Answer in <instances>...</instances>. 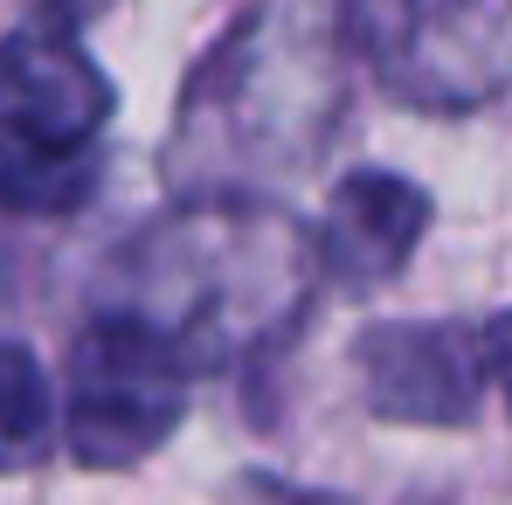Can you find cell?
<instances>
[{
	"instance_id": "obj_2",
	"label": "cell",
	"mask_w": 512,
	"mask_h": 505,
	"mask_svg": "<svg viewBox=\"0 0 512 505\" xmlns=\"http://www.w3.org/2000/svg\"><path fill=\"white\" fill-rule=\"evenodd\" d=\"M333 104L340 90L319 28L298 0H270L194 77L167 160H180L201 194H229V180L250 173H305L333 125Z\"/></svg>"
},
{
	"instance_id": "obj_11",
	"label": "cell",
	"mask_w": 512,
	"mask_h": 505,
	"mask_svg": "<svg viewBox=\"0 0 512 505\" xmlns=\"http://www.w3.org/2000/svg\"><path fill=\"white\" fill-rule=\"evenodd\" d=\"M485 367H492V388L506 395V409H512V312H499L485 326Z\"/></svg>"
},
{
	"instance_id": "obj_6",
	"label": "cell",
	"mask_w": 512,
	"mask_h": 505,
	"mask_svg": "<svg viewBox=\"0 0 512 505\" xmlns=\"http://www.w3.org/2000/svg\"><path fill=\"white\" fill-rule=\"evenodd\" d=\"M506 70L512 0H416V28L381 77L423 104H478Z\"/></svg>"
},
{
	"instance_id": "obj_3",
	"label": "cell",
	"mask_w": 512,
	"mask_h": 505,
	"mask_svg": "<svg viewBox=\"0 0 512 505\" xmlns=\"http://www.w3.org/2000/svg\"><path fill=\"white\" fill-rule=\"evenodd\" d=\"M187 360L132 312H97L84 339L70 346L63 381V443L90 471H118L153 457L187 416Z\"/></svg>"
},
{
	"instance_id": "obj_10",
	"label": "cell",
	"mask_w": 512,
	"mask_h": 505,
	"mask_svg": "<svg viewBox=\"0 0 512 505\" xmlns=\"http://www.w3.org/2000/svg\"><path fill=\"white\" fill-rule=\"evenodd\" d=\"M409 28H416V0H346V35H353L381 70L402 56Z\"/></svg>"
},
{
	"instance_id": "obj_1",
	"label": "cell",
	"mask_w": 512,
	"mask_h": 505,
	"mask_svg": "<svg viewBox=\"0 0 512 505\" xmlns=\"http://www.w3.org/2000/svg\"><path fill=\"white\" fill-rule=\"evenodd\" d=\"M312 270H326L319 236L291 229V215L201 194L125 250L111 270V312L146 319L180 346L187 367H229L250 346L291 333L312 298Z\"/></svg>"
},
{
	"instance_id": "obj_12",
	"label": "cell",
	"mask_w": 512,
	"mask_h": 505,
	"mask_svg": "<svg viewBox=\"0 0 512 505\" xmlns=\"http://www.w3.org/2000/svg\"><path fill=\"white\" fill-rule=\"evenodd\" d=\"M42 7V21H56V28H77V21H90L104 0H35Z\"/></svg>"
},
{
	"instance_id": "obj_7",
	"label": "cell",
	"mask_w": 512,
	"mask_h": 505,
	"mask_svg": "<svg viewBox=\"0 0 512 505\" xmlns=\"http://www.w3.org/2000/svg\"><path fill=\"white\" fill-rule=\"evenodd\" d=\"M429 229V194L416 180L388 167H353L340 173L333 201H326V229H319V263L326 277H340L346 291H374L388 284Z\"/></svg>"
},
{
	"instance_id": "obj_4",
	"label": "cell",
	"mask_w": 512,
	"mask_h": 505,
	"mask_svg": "<svg viewBox=\"0 0 512 505\" xmlns=\"http://www.w3.org/2000/svg\"><path fill=\"white\" fill-rule=\"evenodd\" d=\"M360 395L381 422L402 429H457L478 416L492 367H485V333H464L450 319H388L367 326L353 346Z\"/></svg>"
},
{
	"instance_id": "obj_5",
	"label": "cell",
	"mask_w": 512,
	"mask_h": 505,
	"mask_svg": "<svg viewBox=\"0 0 512 505\" xmlns=\"http://www.w3.org/2000/svg\"><path fill=\"white\" fill-rule=\"evenodd\" d=\"M111 118V77L77 42V28L35 21L0 42V125L42 146H90Z\"/></svg>"
},
{
	"instance_id": "obj_8",
	"label": "cell",
	"mask_w": 512,
	"mask_h": 505,
	"mask_svg": "<svg viewBox=\"0 0 512 505\" xmlns=\"http://www.w3.org/2000/svg\"><path fill=\"white\" fill-rule=\"evenodd\" d=\"M97 187L90 146H42L0 125V208L7 215H77Z\"/></svg>"
},
{
	"instance_id": "obj_9",
	"label": "cell",
	"mask_w": 512,
	"mask_h": 505,
	"mask_svg": "<svg viewBox=\"0 0 512 505\" xmlns=\"http://www.w3.org/2000/svg\"><path fill=\"white\" fill-rule=\"evenodd\" d=\"M49 443H56V388L28 346L0 339V471L42 464Z\"/></svg>"
}]
</instances>
